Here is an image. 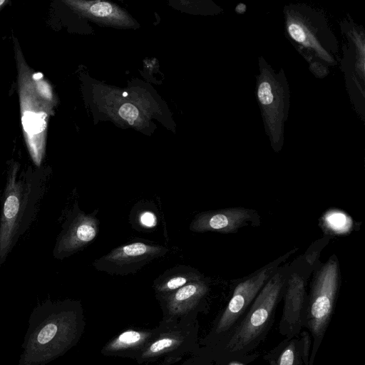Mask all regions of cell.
Here are the masks:
<instances>
[{
  "label": "cell",
  "mask_w": 365,
  "mask_h": 365,
  "mask_svg": "<svg viewBox=\"0 0 365 365\" xmlns=\"http://www.w3.org/2000/svg\"><path fill=\"white\" fill-rule=\"evenodd\" d=\"M246 11V5L244 4H239L236 8H235V11L237 13V14H243L245 13Z\"/></svg>",
  "instance_id": "obj_21"
},
{
  "label": "cell",
  "mask_w": 365,
  "mask_h": 365,
  "mask_svg": "<svg viewBox=\"0 0 365 365\" xmlns=\"http://www.w3.org/2000/svg\"><path fill=\"white\" fill-rule=\"evenodd\" d=\"M83 329L78 301L47 299L38 304L29 317L17 365H46L57 359L77 344Z\"/></svg>",
  "instance_id": "obj_1"
},
{
  "label": "cell",
  "mask_w": 365,
  "mask_h": 365,
  "mask_svg": "<svg viewBox=\"0 0 365 365\" xmlns=\"http://www.w3.org/2000/svg\"><path fill=\"white\" fill-rule=\"evenodd\" d=\"M260 221L255 210L242 207H227L197 214L189 228L195 232L232 234L244 227L259 226Z\"/></svg>",
  "instance_id": "obj_12"
},
{
  "label": "cell",
  "mask_w": 365,
  "mask_h": 365,
  "mask_svg": "<svg viewBox=\"0 0 365 365\" xmlns=\"http://www.w3.org/2000/svg\"><path fill=\"white\" fill-rule=\"evenodd\" d=\"M311 277L303 323V329L312 337L309 365L314 364L336 302L341 281L337 256L333 254L324 263L321 262Z\"/></svg>",
  "instance_id": "obj_5"
},
{
  "label": "cell",
  "mask_w": 365,
  "mask_h": 365,
  "mask_svg": "<svg viewBox=\"0 0 365 365\" xmlns=\"http://www.w3.org/2000/svg\"><path fill=\"white\" fill-rule=\"evenodd\" d=\"M18 164L9 170L0 217V265L6 259L36 214L43 192V177L19 174Z\"/></svg>",
  "instance_id": "obj_4"
},
{
  "label": "cell",
  "mask_w": 365,
  "mask_h": 365,
  "mask_svg": "<svg viewBox=\"0 0 365 365\" xmlns=\"http://www.w3.org/2000/svg\"><path fill=\"white\" fill-rule=\"evenodd\" d=\"M153 329H129L109 341L102 349L105 356H126L133 359L156 335Z\"/></svg>",
  "instance_id": "obj_15"
},
{
  "label": "cell",
  "mask_w": 365,
  "mask_h": 365,
  "mask_svg": "<svg viewBox=\"0 0 365 365\" xmlns=\"http://www.w3.org/2000/svg\"><path fill=\"white\" fill-rule=\"evenodd\" d=\"M41 77H42V74H41V73H36V74H34V78L36 80H38V79H40V78H41Z\"/></svg>",
  "instance_id": "obj_23"
},
{
  "label": "cell",
  "mask_w": 365,
  "mask_h": 365,
  "mask_svg": "<svg viewBox=\"0 0 365 365\" xmlns=\"http://www.w3.org/2000/svg\"><path fill=\"white\" fill-rule=\"evenodd\" d=\"M256 98L273 150L281 151L290 105V92L282 69L276 72L264 58H259Z\"/></svg>",
  "instance_id": "obj_7"
},
{
  "label": "cell",
  "mask_w": 365,
  "mask_h": 365,
  "mask_svg": "<svg viewBox=\"0 0 365 365\" xmlns=\"http://www.w3.org/2000/svg\"><path fill=\"white\" fill-rule=\"evenodd\" d=\"M289 263L280 265L267 280L242 319L217 346L225 361H245L262 341L272 326L282 299Z\"/></svg>",
  "instance_id": "obj_2"
},
{
  "label": "cell",
  "mask_w": 365,
  "mask_h": 365,
  "mask_svg": "<svg viewBox=\"0 0 365 365\" xmlns=\"http://www.w3.org/2000/svg\"><path fill=\"white\" fill-rule=\"evenodd\" d=\"M289 251L274 260L244 277L234 287L231 298L214 325L210 337L217 346L242 319L255 297L275 270L296 251Z\"/></svg>",
  "instance_id": "obj_8"
},
{
  "label": "cell",
  "mask_w": 365,
  "mask_h": 365,
  "mask_svg": "<svg viewBox=\"0 0 365 365\" xmlns=\"http://www.w3.org/2000/svg\"><path fill=\"white\" fill-rule=\"evenodd\" d=\"M137 222L145 229H150L157 224V216L151 210H141L137 215Z\"/></svg>",
  "instance_id": "obj_18"
},
{
  "label": "cell",
  "mask_w": 365,
  "mask_h": 365,
  "mask_svg": "<svg viewBox=\"0 0 365 365\" xmlns=\"http://www.w3.org/2000/svg\"><path fill=\"white\" fill-rule=\"evenodd\" d=\"M112 10L111 4L107 2H98L90 9L91 13L97 16H106L111 14Z\"/></svg>",
  "instance_id": "obj_20"
},
{
  "label": "cell",
  "mask_w": 365,
  "mask_h": 365,
  "mask_svg": "<svg viewBox=\"0 0 365 365\" xmlns=\"http://www.w3.org/2000/svg\"><path fill=\"white\" fill-rule=\"evenodd\" d=\"M182 365H205L200 362H197V360H190L189 361L183 364Z\"/></svg>",
  "instance_id": "obj_22"
},
{
  "label": "cell",
  "mask_w": 365,
  "mask_h": 365,
  "mask_svg": "<svg viewBox=\"0 0 365 365\" xmlns=\"http://www.w3.org/2000/svg\"><path fill=\"white\" fill-rule=\"evenodd\" d=\"M123 95L125 96H127V95H128V93H127L126 92H124V93H123Z\"/></svg>",
  "instance_id": "obj_24"
},
{
  "label": "cell",
  "mask_w": 365,
  "mask_h": 365,
  "mask_svg": "<svg viewBox=\"0 0 365 365\" xmlns=\"http://www.w3.org/2000/svg\"><path fill=\"white\" fill-rule=\"evenodd\" d=\"M271 365H304L301 341L299 335L284 338L265 356Z\"/></svg>",
  "instance_id": "obj_17"
},
{
  "label": "cell",
  "mask_w": 365,
  "mask_h": 365,
  "mask_svg": "<svg viewBox=\"0 0 365 365\" xmlns=\"http://www.w3.org/2000/svg\"><path fill=\"white\" fill-rule=\"evenodd\" d=\"M192 336L191 324L163 321L155 337L133 359L142 364L163 356L174 358L175 354L180 355V349L185 350Z\"/></svg>",
  "instance_id": "obj_13"
},
{
  "label": "cell",
  "mask_w": 365,
  "mask_h": 365,
  "mask_svg": "<svg viewBox=\"0 0 365 365\" xmlns=\"http://www.w3.org/2000/svg\"><path fill=\"white\" fill-rule=\"evenodd\" d=\"M62 227L53 251L58 259L73 255L90 245L99 232V220L94 212L85 213L76 202Z\"/></svg>",
  "instance_id": "obj_11"
},
{
  "label": "cell",
  "mask_w": 365,
  "mask_h": 365,
  "mask_svg": "<svg viewBox=\"0 0 365 365\" xmlns=\"http://www.w3.org/2000/svg\"><path fill=\"white\" fill-rule=\"evenodd\" d=\"M4 2V1H0V5L2 4Z\"/></svg>",
  "instance_id": "obj_25"
},
{
  "label": "cell",
  "mask_w": 365,
  "mask_h": 365,
  "mask_svg": "<svg viewBox=\"0 0 365 365\" xmlns=\"http://www.w3.org/2000/svg\"><path fill=\"white\" fill-rule=\"evenodd\" d=\"M330 237L323 236L311 244L306 252L289 263V270L283 292V307L279 331L284 338L299 335L307 302V286L314 270L322 262L319 257Z\"/></svg>",
  "instance_id": "obj_6"
},
{
  "label": "cell",
  "mask_w": 365,
  "mask_h": 365,
  "mask_svg": "<svg viewBox=\"0 0 365 365\" xmlns=\"http://www.w3.org/2000/svg\"><path fill=\"white\" fill-rule=\"evenodd\" d=\"M284 14V30L291 43L314 76H327L338 62L339 44L324 14L305 4L287 5Z\"/></svg>",
  "instance_id": "obj_3"
},
{
  "label": "cell",
  "mask_w": 365,
  "mask_h": 365,
  "mask_svg": "<svg viewBox=\"0 0 365 365\" xmlns=\"http://www.w3.org/2000/svg\"><path fill=\"white\" fill-rule=\"evenodd\" d=\"M204 275L188 265H176L159 275L153 282L156 297L168 295L190 282L202 279Z\"/></svg>",
  "instance_id": "obj_16"
},
{
  "label": "cell",
  "mask_w": 365,
  "mask_h": 365,
  "mask_svg": "<svg viewBox=\"0 0 365 365\" xmlns=\"http://www.w3.org/2000/svg\"><path fill=\"white\" fill-rule=\"evenodd\" d=\"M210 290V281L204 276L168 295L158 298L164 312V321L177 322L180 318L191 314L205 302Z\"/></svg>",
  "instance_id": "obj_14"
},
{
  "label": "cell",
  "mask_w": 365,
  "mask_h": 365,
  "mask_svg": "<svg viewBox=\"0 0 365 365\" xmlns=\"http://www.w3.org/2000/svg\"><path fill=\"white\" fill-rule=\"evenodd\" d=\"M168 247L145 241H133L118 246L96 259L93 267L109 274L125 276L140 270L150 262L165 256Z\"/></svg>",
  "instance_id": "obj_10"
},
{
  "label": "cell",
  "mask_w": 365,
  "mask_h": 365,
  "mask_svg": "<svg viewBox=\"0 0 365 365\" xmlns=\"http://www.w3.org/2000/svg\"><path fill=\"white\" fill-rule=\"evenodd\" d=\"M344 38L341 69L345 75L346 86L357 113L364 118V57L365 35L362 27L349 20L341 23Z\"/></svg>",
  "instance_id": "obj_9"
},
{
  "label": "cell",
  "mask_w": 365,
  "mask_h": 365,
  "mask_svg": "<svg viewBox=\"0 0 365 365\" xmlns=\"http://www.w3.org/2000/svg\"><path fill=\"white\" fill-rule=\"evenodd\" d=\"M118 114L122 118L125 120L132 125L137 119L139 112L135 106L129 103H125L119 108Z\"/></svg>",
  "instance_id": "obj_19"
}]
</instances>
